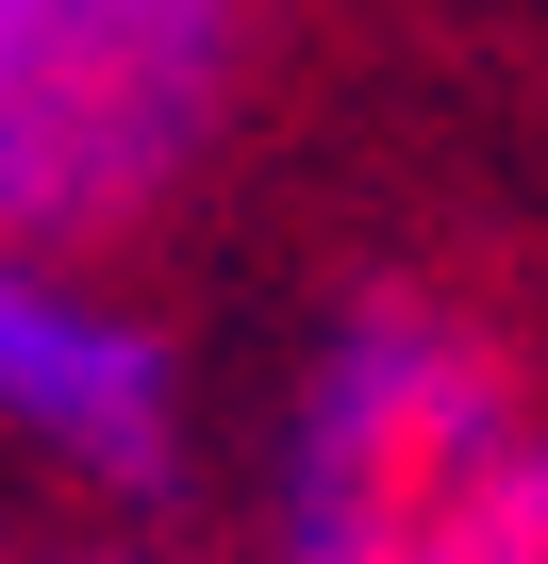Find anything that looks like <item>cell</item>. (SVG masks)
<instances>
[{"label":"cell","instance_id":"3957f363","mask_svg":"<svg viewBox=\"0 0 548 564\" xmlns=\"http://www.w3.org/2000/svg\"><path fill=\"white\" fill-rule=\"evenodd\" d=\"M0 432L100 498L183 481V349L34 232H0Z\"/></svg>","mask_w":548,"mask_h":564},{"label":"cell","instance_id":"277c9868","mask_svg":"<svg viewBox=\"0 0 548 564\" xmlns=\"http://www.w3.org/2000/svg\"><path fill=\"white\" fill-rule=\"evenodd\" d=\"M432 547H498V564H548V432H482L465 448V481H449V531Z\"/></svg>","mask_w":548,"mask_h":564},{"label":"cell","instance_id":"5b68a950","mask_svg":"<svg viewBox=\"0 0 548 564\" xmlns=\"http://www.w3.org/2000/svg\"><path fill=\"white\" fill-rule=\"evenodd\" d=\"M416 564H498V547H416Z\"/></svg>","mask_w":548,"mask_h":564},{"label":"cell","instance_id":"6da1fadb","mask_svg":"<svg viewBox=\"0 0 548 564\" xmlns=\"http://www.w3.org/2000/svg\"><path fill=\"white\" fill-rule=\"evenodd\" d=\"M249 84V0H0V232L84 249L200 183Z\"/></svg>","mask_w":548,"mask_h":564},{"label":"cell","instance_id":"7a4b0ae2","mask_svg":"<svg viewBox=\"0 0 548 564\" xmlns=\"http://www.w3.org/2000/svg\"><path fill=\"white\" fill-rule=\"evenodd\" d=\"M498 432L465 333L432 300H350L300 366V415H283V514L266 547L283 564H416L449 531V481L465 448Z\"/></svg>","mask_w":548,"mask_h":564}]
</instances>
